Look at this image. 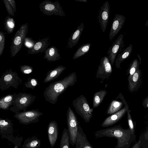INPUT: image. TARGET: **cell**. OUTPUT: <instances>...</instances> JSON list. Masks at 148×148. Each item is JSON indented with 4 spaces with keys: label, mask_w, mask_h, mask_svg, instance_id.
I'll use <instances>...</instances> for the list:
<instances>
[{
    "label": "cell",
    "mask_w": 148,
    "mask_h": 148,
    "mask_svg": "<svg viewBox=\"0 0 148 148\" xmlns=\"http://www.w3.org/2000/svg\"><path fill=\"white\" fill-rule=\"evenodd\" d=\"M95 135L96 138H115L117 143L115 148H128L136 139V136L131 134L129 128L123 129L120 125L98 130L95 133Z\"/></svg>",
    "instance_id": "cell-1"
},
{
    "label": "cell",
    "mask_w": 148,
    "mask_h": 148,
    "mask_svg": "<svg viewBox=\"0 0 148 148\" xmlns=\"http://www.w3.org/2000/svg\"><path fill=\"white\" fill-rule=\"evenodd\" d=\"M77 81L76 72H72L64 79L50 84L43 92L46 101L55 104L60 95L70 86H73Z\"/></svg>",
    "instance_id": "cell-2"
},
{
    "label": "cell",
    "mask_w": 148,
    "mask_h": 148,
    "mask_svg": "<svg viewBox=\"0 0 148 148\" xmlns=\"http://www.w3.org/2000/svg\"><path fill=\"white\" fill-rule=\"evenodd\" d=\"M72 104L76 112L86 123L92 117L93 109L91 108L86 97L81 95L73 100Z\"/></svg>",
    "instance_id": "cell-3"
},
{
    "label": "cell",
    "mask_w": 148,
    "mask_h": 148,
    "mask_svg": "<svg viewBox=\"0 0 148 148\" xmlns=\"http://www.w3.org/2000/svg\"><path fill=\"white\" fill-rule=\"evenodd\" d=\"M28 26V23L23 24L12 38L10 52L12 57L16 56L22 47L27 33Z\"/></svg>",
    "instance_id": "cell-4"
},
{
    "label": "cell",
    "mask_w": 148,
    "mask_h": 148,
    "mask_svg": "<svg viewBox=\"0 0 148 148\" xmlns=\"http://www.w3.org/2000/svg\"><path fill=\"white\" fill-rule=\"evenodd\" d=\"M66 117L70 143L74 146L76 140L79 125L76 115L70 107H68L67 110Z\"/></svg>",
    "instance_id": "cell-5"
},
{
    "label": "cell",
    "mask_w": 148,
    "mask_h": 148,
    "mask_svg": "<svg viewBox=\"0 0 148 148\" xmlns=\"http://www.w3.org/2000/svg\"><path fill=\"white\" fill-rule=\"evenodd\" d=\"M40 10L46 15H52L63 17L65 15L60 2L45 0L39 4Z\"/></svg>",
    "instance_id": "cell-6"
},
{
    "label": "cell",
    "mask_w": 148,
    "mask_h": 148,
    "mask_svg": "<svg viewBox=\"0 0 148 148\" xmlns=\"http://www.w3.org/2000/svg\"><path fill=\"white\" fill-rule=\"evenodd\" d=\"M124 35L121 34L109 49L107 54L108 58L111 66H112L119 52L123 50L125 43L123 38Z\"/></svg>",
    "instance_id": "cell-7"
},
{
    "label": "cell",
    "mask_w": 148,
    "mask_h": 148,
    "mask_svg": "<svg viewBox=\"0 0 148 148\" xmlns=\"http://www.w3.org/2000/svg\"><path fill=\"white\" fill-rule=\"evenodd\" d=\"M112 68L108 57L101 58L96 73L97 78L104 80L108 78L112 73Z\"/></svg>",
    "instance_id": "cell-8"
},
{
    "label": "cell",
    "mask_w": 148,
    "mask_h": 148,
    "mask_svg": "<svg viewBox=\"0 0 148 148\" xmlns=\"http://www.w3.org/2000/svg\"><path fill=\"white\" fill-rule=\"evenodd\" d=\"M110 8L108 1H106L99 11L98 19L102 31L104 33L106 29L109 19Z\"/></svg>",
    "instance_id": "cell-9"
},
{
    "label": "cell",
    "mask_w": 148,
    "mask_h": 148,
    "mask_svg": "<svg viewBox=\"0 0 148 148\" xmlns=\"http://www.w3.org/2000/svg\"><path fill=\"white\" fill-rule=\"evenodd\" d=\"M129 106L124 107L118 112L107 117L101 124L102 127H107L113 125L119 121L127 112Z\"/></svg>",
    "instance_id": "cell-10"
},
{
    "label": "cell",
    "mask_w": 148,
    "mask_h": 148,
    "mask_svg": "<svg viewBox=\"0 0 148 148\" xmlns=\"http://www.w3.org/2000/svg\"><path fill=\"white\" fill-rule=\"evenodd\" d=\"M125 17L122 15L116 14L115 15L111 26L109 34L110 40L117 34L123 27L125 21Z\"/></svg>",
    "instance_id": "cell-11"
},
{
    "label": "cell",
    "mask_w": 148,
    "mask_h": 148,
    "mask_svg": "<svg viewBox=\"0 0 148 148\" xmlns=\"http://www.w3.org/2000/svg\"><path fill=\"white\" fill-rule=\"evenodd\" d=\"M47 132L49 141L51 147L52 148L56 143L58 135V128L56 121H52L49 122Z\"/></svg>",
    "instance_id": "cell-12"
},
{
    "label": "cell",
    "mask_w": 148,
    "mask_h": 148,
    "mask_svg": "<svg viewBox=\"0 0 148 148\" xmlns=\"http://www.w3.org/2000/svg\"><path fill=\"white\" fill-rule=\"evenodd\" d=\"M50 41L49 38H45L36 41L34 46L31 48L28 49L27 53L31 54L41 53L45 52L49 45Z\"/></svg>",
    "instance_id": "cell-13"
},
{
    "label": "cell",
    "mask_w": 148,
    "mask_h": 148,
    "mask_svg": "<svg viewBox=\"0 0 148 148\" xmlns=\"http://www.w3.org/2000/svg\"><path fill=\"white\" fill-rule=\"evenodd\" d=\"M75 148H94L88 140L85 134L80 125L78 129Z\"/></svg>",
    "instance_id": "cell-14"
},
{
    "label": "cell",
    "mask_w": 148,
    "mask_h": 148,
    "mask_svg": "<svg viewBox=\"0 0 148 148\" xmlns=\"http://www.w3.org/2000/svg\"><path fill=\"white\" fill-rule=\"evenodd\" d=\"M128 81L129 90L131 92L136 91L142 82L141 70L138 69Z\"/></svg>",
    "instance_id": "cell-15"
},
{
    "label": "cell",
    "mask_w": 148,
    "mask_h": 148,
    "mask_svg": "<svg viewBox=\"0 0 148 148\" xmlns=\"http://www.w3.org/2000/svg\"><path fill=\"white\" fill-rule=\"evenodd\" d=\"M84 26L82 23L78 26L75 31L73 33L68 40L67 47L68 48H72L77 44L83 31Z\"/></svg>",
    "instance_id": "cell-16"
},
{
    "label": "cell",
    "mask_w": 148,
    "mask_h": 148,
    "mask_svg": "<svg viewBox=\"0 0 148 148\" xmlns=\"http://www.w3.org/2000/svg\"><path fill=\"white\" fill-rule=\"evenodd\" d=\"M42 114L38 109L27 112L24 114V122L26 124L37 122L39 121V117Z\"/></svg>",
    "instance_id": "cell-17"
},
{
    "label": "cell",
    "mask_w": 148,
    "mask_h": 148,
    "mask_svg": "<svg viewBox=\"0 0 148 148\" xmlns=\"http://www.w3.org/2000/svg\"><path fill=\"white\" fill-rule=\"evenodd\" d=\"M66 68V67L60 65L49 71L47 73L43 82L47 83L56 79Z\"/></svg>",
    "instance_id": "cell-18"
},
{
    "label": "cell",
    "mask_w": 148,
    "mask_h": 148,
    "mask_svg": "<svg viewBox=\"0 0 148 148\" xmlns=\"http://www.w3.org/2000/svg\"><path fill=\"white\" fill-rule=\"evenodd\" d=\"M44 58L48 62H55L60 59L58 49L54 46L47 48L45 52Z\"/></svg>",
    "instance_id": "cell-19"
},
{
    "label": "cell",
    "mask_w": 148,
    "mask_h": 148,
    "mask_svg": "<svg viewBox=\"0 0 148 148\" xmlns=\"http://www.w3.org/2000/svg\"><path fill=\"white\" fill-rule=\"evenodd\" d=\"M132 49L133 46L132 44H130L121 53L118 54L115 61V66L117 68L119 69L121 62L130 57Z\"/></svg>",
    "instance_id": "cell-20"
},
{
    "label": "cell",
    "mask_w": 148,
    "mask_h": 148,
    "mask_svg": "<svg viewBox=\"0 0 148 148\" xmlns=\"http://www.w3.org/2000/svg\"><path fill=\"white\" fill-rule=\"evenodd\" d=\"M124 104L122 102L113 100L110 103L106 112L108 115L114 114L121 109Z\"/></svg>",
    "instance_id": "cell-21"
},
{
    "label": "cell",
    "mask_w": 148,
    "mask_h": 148,
    "mask_svg": "<svg viewBox=\"0 0 148 148\" xmlns=\"http://www.w3.org/2000/svg\"><path fill=\"white\" fill-rule=\"evenodd\" d=\"M107 93L105 90H101L95 92L93 100V106L94 108L98 107L102 102Z\"/></svg>",
    "instance_id": "cell-22"
},
{
    "label": "cell",
    "mask_w": 148,
    "mask_h": 148,
    "mask_svg": "<svg viewBox=\"0 0 148 148\" xmlns=\"http://www.w3.org/2000/svg\"><path fill=\"white\" fill-rule=\"evenodd\" d=\"M40 140L36 136H33L27 139L24 144V148H40Z\"/></svg>",
    "instance_id": "cell-23"
},
{
    "label": "cell",
    "mask_w": 148,
    "mask_h": 148,
    "mask_svg": "<svg viewBox=\"0 0 148 148\" xmlns=\"http://www.w3.org/2000/svg\"><path fill=\"white\" fill-rule=\"evenodd\" d=\"M70 137L68 130L64 129L61 138L60 148H70Z\"/></svg>",
    "instance_id": "cell-24"
},
{
    "label": "cell",
    "mask_w": 148,
    "mask_h": 148,
    "mask_svg": "<svg viewBox=\"0 0 148 148\" xmlns=\"http://www.w3.org/2000/svg\"><path fill=\"white\" fill-rule=\"evenodd\" d=\"M4 25V28L8 34L13 32L15 27V22L13 18L8 15L5 19Z\"/></svg>",
    "instance_id": "cell-25"
},
{
    "label": "cell",
    "mask_w": 148,
    "mask_h": 148,
    "mask_svg": "<svg viewBox=\"0 0 148 148\" xmlns=\"http://www.w3.org/2000/svg\"><path fill=\"white\" fill-rule=\"evenodd\" d=\"M91 44L89 43L80 46L74 54L73 60L76 59L84 55L89 51Z\"/></svg>",
    "instance_id": "cell-26"
},
{
    "label": "cell",
    "mask_w": 148,
    "mask_h": 148,
    "mask_svg": "<svg viewBox=\"0 0 148 148\" xmlns=\"http://www.w3.org/2000/svg\"><path fill=\"white\" fill-rule=\"evenodd\" d=\"M3 3L8 14L13 16L16 11V2L14 0H3Z\"/></svg>",
    "instance_id": "cell-27"
},
{
    "label": "cell",
    "mask_w": 148,
    "mask_h": 148,
    "mask_svg": "<svg viewBox=\"0 0 148 148\" xmlns=\"http://www.w3.org/2000/svg\"><path fill=\"white\" fill-rule=\"evenodd\" d=\"M139 62L136 59H134L131 63L127 74V75L129 74L127 78L128 81L131 78L136 70L139 69Z\"/></svg>",
    "instance_id": "cell-28"
},
{
    "label": "cell",
    "mask_w": 148,
    "mask_h": 148,
    "mask_svg": "<svg viewBox=\"0 0 148 148\" xmlns=\"http://www.w3.org/2000/svg\"><path fill=\"white\" fill-rule=\"evenodd\" d=\"M127 112L129 128L131 134L133 136H136L135 135V128L136 125V122L135 121L134 122H133L129 109H127Z\"/></svg>",
    "instance_id": "cell-29"
},
{
    "label": "cell",
    "mask_w": 148,
    "mask_h": 148,
    "mask_svg": "<svg viewBox=\"0 0 148 148\" xmlns=\"http://www.w3.org/2000/svg\"><path fill=\"white\" fill-rule=\"evenodd\" d=\"M5 34L0 31V56L2 54L5 48Z\"/></svg>",
    "instance_id": "cell-30"
},
{
    "label": "cell",
    "mask_w": 148,
    "mask_h": 148,
    "mask_svg": "<svg viewBox=\"0 0 148 148\" xmlns=\"http://www.w3.org/2000/svg\"><path fill=\"white\" fill-rule=\"evenodd\" d=\"M36 42L31 38L26 37L25 39L24 44L25 46L28 49H30L34 46Z\"/></svg>",
    "instance_id": "cell-31"
},
{
    "label": "cell",
    "mask_w": 148,
    "mask_h": 148,
    "mask_svg": "<svg viewBox=\"0 0 148 148\" xmlns=\"http://www.w3.org/2000/svg\"><path fill=\"white\" fill-rule=\"evenodd\" d=\"M29 82V87L34 89L36 86L39 85V84L37 79L31 78L30 79Z\"/></svg>",
    "instance_id": "cell-32"
},
{
    "label": "cell",
    "mask_w": 148,
    "mask_h": 148,
    "mask_svg": "<svg viewBox=\"0 0 148 148\" xmlns=\"http://www.w3.org/2000/svg\"><path fill=\"white\" fill-rule=\"evenodd\" d=\"M23 68H24L23 72L24 73L28 74L31 73L33 71V68L29 66H24Z\"/></svg>",
    "instance_id": "cell-33"
},
{
    "label": "cell",
    "mask_w": 148,
    "mask_h": 148,
    "mask_svg": "<svg viewBox=\"0 0 148 148\" xmlns=\"http://www.w3.org/2000/svg\"><path fill=\"white\" fill-rule=\"evenodd\" d=\"M116 99L119 98L120 99L123 103L125 106H128V104L126 102L122 95L121 93H119L116 98Z\"/></svg>",
    "instance_id": "cell-34"
},
{
    "label": "cell",
    "mask_w": 148,
    "mask_h": 148,
    "mask_svg": "<svg viewBox=\"0 0 148 148\" xmlns=\"http://www.w3.org/2000/svg\"><path fill=\"white\" fill-rule=\"evenodd\" d=\"M143 106H144V108H148V96L145 98L143 100L142 103Z\"/></svg>",
    "instance_id": "cell-35"
},
{
    "label": "cell",
    "mask_w": 148,
    "mask_h": 148,
    "mask_svg": "<svg viewBox=\"0 0 148 148\" xmlns=\"http://www.w3.org/2000/svg\"><path fill=\"white\" fill-rule=\"evenodd\" d=\"M141 141L139 140L131 148H140L141 145Z\"/></svg>",
    "instance_id": "cell-36"
},
{
    "label": "cell",
    "mask_w": 148,
    "mask_h": 148,
    "mask_svg": "<svg viewBox=\"0 0 148 148\" xmlns=\"http://www.w3.org/2000/svg\"><path fill=\"white\" fill-rule=\"evenodd\" d=\"M12 76L10 75H8L5 76L4 78V80L6 81H10L12 79Z\"/></svg>",
    "instance_id": "cell-37"
},
{
    "label": "cell",
    "mask_w": 148,
    "mask_h": 148,
    "mask_svg": "<svg viewBox=\"0 0 148 148\" xmlns=\"http://www.w3.org/2000/svg\"><path fill=\"white\" fill-rule=\"evenodd\" d=\"M12 99V97L10 96L6 97L4 99V101L5 102H9Z\"/></svg>",
    "instance_id": "cell-38"
},
{
    "label": "cell",
    "mask_w": 148,
    "mask_h": 148,
    "mask_svg": "<svg viewBox=\"0 0 148 148\" xmlns=\"http://www.w3.org/2000/svg\"><path fill=\"white\" fill-rule=\"evenodd\" d=\"M8 124V122H5L4 120H3L0 121V125H7Z\"/></svg>",
    "instance_id": "cell-39"
},
{
    "label": "cell",
    "mask_w": 148,
    "mask_h": 148,
    "mask_svg": "<svg viewBox=\"0 0 148 148\" xmlns=\"http://www.w3.org/2000/svg\"><path fill=\"white\" fill-rule=\"evenodd\" d=\"M75 1H79L80 2H87V0H75Z\"/></svg>",
    "instance_id": "cell-40"
},
{
    "label": "cell",
    "mask_w": 148,
    "mask_h": 148,
    "mask_svg": "<svg viewBox=\"0 0 148 148\" xmlns=\"http://www.w3.org/2000/svg\"><path fill=\"white\" fill-rule=\"evenodd\" d=\"M138 59H139V60H140L139 63L140 64H141V58L140 56L138 54Z\"/></svg>",
    "instance_id": "cell-41"
},
{
    "label": "cell",
    "mask_w": 148,
    "mask_h": 148,
    "mask_svg": "<svg viewBox=\"0 0 148 148\" xmlns=\"http://www.w3.org/2000/svg\"><path fill=\"white\" fill-rule=\"evenodd\" d=\"M148 21L146 22V24L145 25L147 26H148Z\"/></svg>",
    "instance_id": "cell-42"
},
{
    "label": "cell",
    "mask_w": 148,
    "mask_h": 148,
    "mask_svg": "<svg viewBox=\"0 0 148 148\" xmlns=\"http://www.w3.org/2000/svg\"></svg>",
    "instance_id": "cell-43"
}]
</instances>
